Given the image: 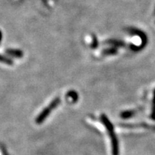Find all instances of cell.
<instances>
[{"label":"cell","mask_w":155,"mask_h":155,"mask_svg":"<svg viewBox=\"0 0 155 155\" xmlns=\"http://www.w3.org/2000/svg\"><path fill=\"white\" fill-rule=\"evenodd\" d=\"M102 120L104 121V123L105 124V125L107 127L108 131L111 133V137H112V143H113V148H114V154L115 155H117V152H118V147H117V142L116 141V137L114 134H113V131H112V127L110 124V122L108 121V119H106V117L105 116H102Z\"/></svg>","instance_id":"cell-1"},{"label":"cell","mask_w":155,"mask_h":155,"mask_svg":"<svg viewBox=\"0 0 155 155\" xmlns=\"http://www.w3.org/2000/svg\"><path fill=\"white\" fill-rule=\"evenodd\" d=\"M59 102H60L59 98H56V99L54 100L52 102L51 104H50V105L48 106L47 108H45V109L43 111H42V113L41 114V115L39 116V117L38 118V119H37V122L40 124V123H41L42 121H43V120L45 119L46 116H47L48 114H49L50 111H51V110L53 109V108H55L56 106L58 105Z\"/></svg>","instance_id":"cell-2"},{"label":"cell","mask_w":155,"mask_h":155,"mask_svg":"<svg viewBox=\"0 0 155 155\" xmlns=\"http://www.w3.org/2000/svg\"><path fill=\"white\" fill-rule=\"evenodd\" d=\"M7 53L9 54H10V55H13V56H15V57H18V58H20L22 56V53L21 51H19V50H9L7 51Z\"/></svg>","instance_id":"cell-3"},{"label":"cell","mask_w":155,"mask_h":155,"mask_svg":"<svg viewBox=\"0 0 155 155\" xmlns=\"http://www.w3.org/2000/svg\"><path fill=\"white\" fill-rule=\"evenodd\" d=\"M0 62H2V63L7 64V65H12L13 62L12 60L9 59V58H7L5 57V56L0 55Z\"/></svg>","instance_id":"cell-4"},{"label":"cell","mask_w":155,"mask_h":155,"mask_svg":"<svg viewBox=\"0 0 155 155\" xmlns=\"http://www.w3.org/2000/svg\"><path fill=\"white\" fill-rule=\"evenodd\" d=\"M1 38H2V34H1V32H0V41H1Z\"/></svg>","instance_id":"cell-5"}]
</instances>
